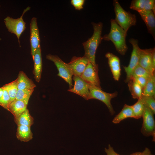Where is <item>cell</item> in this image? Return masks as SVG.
Instances as JSON below:
<instances>
[{
	"label": "cell",
	"mask_w": 155,
	"mask_h": 155,
	"mask_svg": "<svg viewBox=\"0 0 155 155\" xmlns=\"http://www.w3.org/2000/svg\"><path fill=\"white\" fill-rule=\"evenodd\" d=\"M93 33L92 36L86 41L82 43L86 57L93 65L95 70L98 72V65L95 61V54L96 50L102 40L101 36L103 24L101 22L92 23Z\"/></svg>",
	"instance_id": "cell-1"
},
{
	"label": "cell",
	"mask_w": 155,
	"mask_h": 155,
	"mask_svg": "<svg viewBox=\"0 0 155 155\" xmlns=\"http://www.w3.org/2000/svg\"><path fill=\"white\" fill-rule=\"evenodd\" d=\"M110 22V32L102 36V39L111 41L117 51L121 55H124L128 49L126 42L127 32L118 25L115 19H111Z\"/></svg>",
	"instance_id": "cell-2"
},
{
	"label": "cell",
	"mask_w": 155,
	"mask_h": 155,
	"mask_svg": "<svg viewBox=\"0 0 155 155\" xmlns=\"http://www.w3.org/2000/svg\"><path fill=\"white\" fill-rule=\"evenodd\" d=\"M116 22L126 32L131 26L136 24V18L135 14L125 11L121 6L118 1H113Z\"/></svg>",
	"instance_id": "cell-3"
},
{
	"label": "cell",
	"mask_w": 155,
	"mask_h": 155,
	"mask_svg": "<svg viewBox=\"0 0 155 155\" xmlns=\"http://www.w3.org/2000/svg\"><path fill=\"white\" fill-rule=\"evenodd\" d=\"M89 89L88 100L94 99L101 101L106 105L111 115H114L115 112L111 104V100L117 96V92L111 93H107L102 90L101 88L90 85Z\"/></svg>",
	"instance_id": "cell-4"
},
{
	"label": "cell",
	"mask_w": 155,
	"mask_h": 155,
	"mask_svg": "<svg viewBox=\"0 0 155 155\" xmlns=\"http://www.w3.org/2000/svg\"><path fill=\"white\" fill-rule=\"evenodd\" d=\"M46 58L53 61L56 66L59 72L57 75L63 78L69 85V89L73 86V72L67 63L63 61L57 55L49 54L46 55Z\"/></svg>",
	"instance_id": "cell-5"
},
{
	"label": "cell",
	"mask_w": 155,
	"mask_h": 155,
	"mask_svg": "<svg viewBox=\"0 0 155 155\" xmlns=\"http://www.w3.org/2000/svg\"><path fill=\"white\" fill-rule=\"evenodd\" d=\"M29 6L24 10L22 15L20 17L14 19L8 16L4 19V22L8 31L11 33L16 35L20 45V37L26 28L25 22L24 21L23 16L25 12L30 9Z\"/></svg>",
	"instance_id": "cell-6"
},
{
	"label": "cell",
	"mask_w": 155,
	"mask_h": 155,
	"mask_svg": "<svg viewBox=\"0 0 155 155\" xmlns=\"http://www.w3.org/2000/svg\"><path fill=\"white\" fill-rule=\"evenodd\" d=\"M153 112L145 106L142 116L143 121L141 131L145 136H152L153 141L155 140V121Z\"/></svg>",
	"instance_id": "cell-7"
},
{
	"label": "cell",
	"mask_w": 155,
	"mask_h": 155,
	"mask_svg": "<svg viewBox=\"0 0 155 155\" xmlns=\"http://www.w3.org/2000/svg\"><path fill=\"white\" fill-rule=\"evenodd\" d=\"M129 41L132 45L133 49L129 64L127 66H123L126 73V79L125 80L126 83H127L131 79L133 71L138 65L139 51L140 49L137 40L131 38Z\"/></svg>",
	"instance_id": "cell-8"
},
{
	"label": "cell",
	"mask_w": 155,
	"mask_h": 155,
	"mask_svg": "<svg viewBox=\"0 0 155 155\" xmlns=\"http://www.w3.org/2000/svg\"><path fill=\"white\" fill-rule=\"evenodd\" d=\"M72 79L74 81V86L68 91L76 94L86 100H88L90 85L80 76L73 75Z\"/></svg>",
	"instance_id": "cell-9"
},
{
	"label": "cell",
	"mask_w": 155,
	"mask_h": 155,
	"mask_svg": "<svg viewBox=\"0 0 155 155\" xmlns=\"http://www.w3.org/2000/svg\"><path fill=\"white\" fill-rule=\"evenodd\" d=\"M30 41L31 46V53L33 59L36 51L40 45L39 33L36 17L32 18L30 23Z\"/></svg>",
	"instance_id": "cell-10"
},
{
	"label": "cell",
	"mask_w": 155,
	"mask_h": 155,
	"mask_svg": "<svg viewBox=\"0 0 155 155\" xmlns=\"http://www.w3.org/2000/svg\"><path fill=\"white\" fill-rule=\"evenodd\" d=\"M80 77L90 85L101 88L98 72L95 71L90 62H89Z\"/></svg>",
	"instance_id": "cell-11"
},
{
	"label": "cell",
	"mask_w": 155,
	"mask_h": 155,
	"mask_svg": "<svg viewBox=\"0 0 155 155\" xmlns=\"http://www.w3.org/2000/svg\"><path fill=\"white\" fill-rule=\"evenodd\" d=\"M89 62L84 56L82 57L74 56L67 64L72 71L73 75L80 77Z\"/></svg>",
	"instance_id": "cell-12"
},
{
	"label": "cell",
	"mask_w": 155,
	"mask_h": 155,
	"mask_svg": "<svg viewBox=\"0 0 155 155\" xmlns=\"http://www.w3.org/2000/svg\"><path fill=\"white\" fill-rule=\"evenodd\" d=\"M155 48L153 49H141L139 51L138 65L152 74H154L152 70V63L153 53Z\"/></svg>",
	"instance_id": "cell-13"
},
{
	"label": "cell",
	"mask_w": 155,
	"mask_h": 155,
	"mask_svg": "<svg viewBox=\"0 0 155 155\" xmlns=\"http://www.w3.org/2000/svg\"><path fill=\"white\" fill-rule=\"evenodd\" d=\"M109 66L115 80L118 81L121 75V69L119 58L113 54L108 52L105 55Z\"/></svg>",
	"instance_id": "cell-14"
},
{
	"label": "cell",
	"mask_w": 155,
	"mask_h": 155,
	"mask_svg": "<svg viewBox=\"0 0 155 155\" xmlns=\"http://www.w3.org/2000/svg\"><path fill=\"white\" fill-rule=\"evenodd\" d=\"M146 26L148 32L155 39V13L152 10L138 12Z\"/></svg>",
	"instance_id": "cell-15"
},
{
	"label": "cell",
	"mask_w": 155,
	"mask_h": 155,
	"mask_svg": "<svg viewBox=\"0 0 155 155\" xmlns=\"http://www.w3.org/2000/svg\"><path fill=\"white\" fill-rule=\"evenodd\" d=\"M131 9L138 12L148 10H152L155 13V1L154 0H133L130 6Z\"/></svg>",
	"instance_id": "cell-16"
},
{
	"label": "cell",
	"mask_w": 155,
	"mask_h": 155,
	"mask_svg": "<svg viewBox=\"0 0 155 155\" xmlns=\"http://www.w3.org/2000/svg\"><path fill=\"white\" fill-rule=\"evenodd\" d=\"M34 63L33 73L37 82L40 80L42 69V61L40 45L36 49L33 59Z\"/></svg>",
	"instance_id": "cell-17"
},
{
	"label": "cell",
	"mask_w": 155,
	"mask_h": 155,
	"mask_svg": "<svg viewBox=\"0 0 155 155\" xmlns=\"http://www.w3.org/2000/svg\"><path fill=\"white\" fill-rule=\"evenodd\" d=\"M27 106L22 101L15 100L11 102L7 110L10 111L13 115L14 119H16L26 110Z\"/></svg>",
	"instance_id": "cell-18"
},
{
	"label": "cell",
	"mask_w": 155,
	"mask_h": 155,
	"mask_svg": "<svg viewBox=\"0 0 155 155\" xmlns=\"http://www.w3.org/2000/svg\"><path fill=\"white\" fill-rule=\"evenodd\" d=\"M18 90L34 89L36 86L22 71H20L17 78Z\"/></svg>",
	"instance_id": "cell-19"
},
{
	"label": "cell",
	"mask_w": 155,
	"mask_h": 155,
	"mask_svg": "<svg viewBox=\"0 0 155 155\" xmlns=\"http://www.w3.org/2000/svg\"><path fill=\"white\" fill-rule=\"evenodd\" d=\"M30 127L23 125L17 126L16 137L22 142H28L33 138Z\"/></svg>",
	"instance_id": "cell-20"
},
{
	"label": "cell",
	"mask_w": 155,
	"mask_h": 155,
	"mask_svg": "<svg viewBox=\"0 0 155 155\" xmlns=\"http://www.w3.org/2000/svg\"><path fill=\"white\" fill-rule=\"evenodd\" d=\"M128 118H134V116L131 106L125 104L121 111L114 118L112 122L118 124Z\"/></svg>",
	"instance_id": "cell-21"
},
{
	"label": "cell",
	"mask_w": 155,
	"mask_h": 155,
	"mask_svg": "<svg viewBox=\"0 0 155 155\" xmlns=\"http://www.w3.org/2000/svg\"><path fill=\"white\" fill-rule=\"evenodd\" d=\"M17 126L23 125L30 127L34 123V119L27 108L17 118L14 119Z\"/></svg>",
	"instance_id": "cell-22"
},
{
	"label": "cell",
	"mask_w": 155,
	"mask_h": 155,
	"mask_svg": "<svg viewBox=\"0 0 155 155\" xmlns=\"http://www.w3.org/2000/svg\"><path fill=\"white\" fill-rule=\"evenodd\" d=\"M142 95L155 97V74L152 75L148 78L146 84L142 89Z\"/></svg>",
	"instance_id": "cell-23"
},
{
	"label": "cell",
	"mask_w": 155,
	"mask_h": 155,
	"mask_svg": "<svg viewBox=\"0 0 155 155\" xmlns=\"http://www.w3.org/2000/svg\"><path fill=\"white\" fill-rule=\"evenodd\" d=\"M129 90L132 98L137 100L141 98L142 93V88L136 82L131 79L128 82Z\"/></svg>",
	"instance_id": "cell-24"
},
{
	"label": "cell",
	"mask_w": 155,
	"mask_h": 155,
	"mask_svg": "<svg viewBox=\"0 0 155 155\" xmlns=\"http://www.w3.org/2000/svg\"><path fill=\"white\" fill-rule=\"evenodd\" d=\"M3 87L7 92L11 102L14 101L16 99L18 90L17 79L9 83L5 84Z\"/></svg>",
	"instance_id": "cell-25"
},
{
	"label": "cell",
	"mask_w": 155,
	"mask_h": 155,
	"mask_svg": "<svg viewBox=\"0 0 155 155\" xmlns=\"http://www.w3.org/2000/svg\"><path fill=\"white\" fill-rule=\"evenodd\" d=\"M134 118L139 119L142 116L145 108V106L140 98L134 104L131 105Z\"/></svg>",
	"instance_id": "cell-26"
},
{
	"label": "cell",
	"mask_w": 155,
	"mask_h": 155,
	"mask_svg": "<svg viewBox=\"0 0 155 155\" xmlns=\"http://www.w3.org/2000/svg\"><path fill=\"white\" fill-rule=\"evenodd\" d=\"M34 91V89L18 90L15 100L22 101L28 105L30 97Z\"/></svg>",
	"instance_id": "cell-27"
},
{
	"label": "cell",
	"mask_w": 155,
	"mask_h": 155,
	"mask_svg": "<svg viewBox=\"0 0 155 155\" xmlns=\"http://www.w3.org/2000/svg\"><path fill=\"white\" fill-rule=\"evenodd\" d=\"M153 75L154 74H152L138 65L133 71L131 79L133 77H143L149 78Z\"/></svg>",
	"instance_id": "cell-28"
},
{
	"label": "cell",
	"mask_w": 155,
	"mask_h": 155,
	"mask_svg": "<svg viewBox=\"0 0 155 155\" xmlns=\"http://www.w3.org/2000/svg\"><path fill=\"white\" fill-rule=\"evenodd\" d=\"M145 106L149 108L154 113H155V97L145 96L142 95L140 98Z\"/></svg>",
	"instance_id": "cell-29"
},
{
	"label": "cell",
	"mask_w": 155,
	"mask_h": 155,
	"mask_svg": "<svg viewBox=\"0 0 155 155\" xmlns=\"http://www.w3.org/2000/svg\"><path fill=\"white\" fill-rule=\"evenodd\" d=\"M4 89L3 94L0 99V106L7 110V108L11 102L10 97L7 92L5 89L4 88Z\"/></svg>",
	"instance_id": "cell-30"
},
{
	"label": "cell",
	"mask_w": 155,
	"mask_h": 155,
	"mask_svg": "<svg viewBox=\"0 0 155 155\" xmlns=\"http://www.w3.org/2000/svg\"><path fill=\"white\" fill-rule=\"evenodd\" d=\"M148 79L143 77H133L131 79H133L143 89L146 84Z\"/></svg>",
	"instance_id": "cell-31"
},
{
	"label": "cell",
	"mask_w": 155,
	"mask_h": 155,
	"mask_svg": "<svg viewBox=\"0 0 155 155\" xmlns=\"http://www.w3.org/2000/svg\"><path fill=\"white\" fill-rule=\"evenodd\" d=\"M84 0H71V3L76 10H80L83 8Z\"/></svg>",
	"instance_id": "cell-32"
},
{
	"label": "cell",
	"mask_w": 155,
	"mask_h": 155,
	"mask_svg": "<svg viewBox=\"0 0 155 155\" xmlns=\"http://www.w3.org/2000/svg\"><path fill=\"white\" fill-rule=\"evenodd\" d=\"M105 151L107 155H120L115 151L113 148L110 144L108 145L107 148H105Z\"/></svg>",
	"instance_id": "cell-33"
},
{
	"label": "cell",
	"mask_w": 155,
	"mask_h": 155,
	"mask_svg": "<svg viewBox=\"0 0 155 155\" xmlns=\"http://www.w3.org/2000/svg\"><path fill=\"white\" fill-rule=\"evenodd\" d=\"M152 69L153 72L155 73V49L153 51L152 58Z\"/></svg>",
	"instance_id": "cell-34"
},
{
	"label": "cell",
	"mask_w": 155,
	"mask_h": 155,
	"mask_svg": "<svg viewBox=\"0 0 155 155\" xmlns=\"http://www.w3.org/2000/svg\"><path fill=\"white\" fill-rule=\"evenodd\" d=\"M141 155H154L152 154L149 149L146 148L142 152Z\"/></svg>",
	"instance_id": "cell-35"
},
{
	"label": "cell",
	"mask_w": 155,
	"mask_h": 155,
	"mask_svg": "<svg viewBox=\"0 0 155 155\" xmlns=\"http://www.w3.org/2000/svg\"><path fill=\"white\" fill-rule=\"evenodd\" d=\"M4 90V88L3 86L1 87H0V99L3 94Z\"/></svg>",
	"instance_id": "cell-36"
},
{
	"label": "cell",
	"mask_w": 155,
	"mask_h": 155,
	"mask_svg": "<svg viewBox=\"0 0 155 155\" xmlns=\"http://www.w3.org/2000/svg\"><path fill=\"white\" fill-rule=\"evenodd\" d=\"M142 152H136L133 153L130 155H141Z\"/></svg>",
	"instance_id": "cell-37"
},
{
	"label": "cell",
	"mask_w": 155,
	"mask_h": 155,
	"mask_svg": "<svg viewBox=\"0 0 155 155\" xmlns=\"http://www.w3.org/2000/svg\"><path fill=\"white\" fill-rule=\"evenodd\" d=\"M0 6H1V5H0ZM1 39H0V40H1Z\"/></svg>",
	"instance_id": "cell-38"
}]
</instances>
